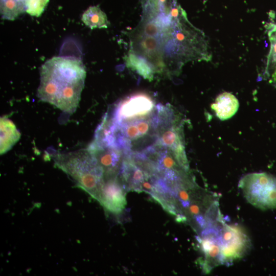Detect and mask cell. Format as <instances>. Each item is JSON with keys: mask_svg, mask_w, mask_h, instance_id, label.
Returning <instances> with one entry per match:
<instances>
[{"mask_svg": "<svg viewBox=\"0 0 276 276\" xmlns=\"http://www.w3.org/2000/svg\"><path fill=\"white\" fill-rule=\"evenodd\" d=\"M49 0H26V11L31 16L39 17L44 10Z\"/></svg>", "mask_w": 276, "mask_h": 276, "instance_id": "cell-15", "label": "cell"}, {"mask_svg": "<svg viewBox=\"0 0 276 276\" xmlns=\"http://www.w3.org/2000/svg\"><path fill=\"white\" fill-rule=\"evenodd\" d=\"M1 154L10 150L18 142L20 133L14 124L6 117L1 118L0 121Z\"/></svg>", "mask_w": 276, "mask_h": 276, "instance_id": "cell-12", "label": "cell"}, {"mask_svg": "<svg viewBox=\"0 0 276 276\" xmlns=\"http://www.w3.org/2000/svg\"><path fill=\"white\" fill-rule=\"evenodd\" d=\"M26 10V0H1V13L4 19L14 20Z\"/></svg>", "mask_w": 276, "mask_h": 276, "instance_id": "cell-14", "label": "cell"}, {"mask_svg": "<svg viewBox=\"0 0 276 276\" xmlns=\"http://www.w3.org/2000/svg\"><path fill=\"white\" fill-rule=\"evenodd\" d=\"M154 100L145 93L134 94L122 99L108 113L113 121L128 120L151 114L156 109Z\"/></svg>", "mask_w": 276, "mask_h": 276, "instance_id": "cell-6", "label": "cell"}, {"mask_svg": "<svg viewBox=\"0 0 276 276\" xmlns=\"http://www.w3.org/2000/svg\"><path fill=\"white\" fill-rule=\"evenodd\" d=\"M190 211L192 214H193L194 217L197 216L199 214L200 209L198 205L196 204H192L190 205Z\"/></svg>", "mask_w": 276, "mask_h": 276, "instance_id": "cell-16", "label": "cell"}, {"mask_svg": "<svg viewBox=\"0 0 276 276\" xmlns=\"http://www.w3.org/2000/svg\"><path fill=\"white\" fill-rule=\"evenodd\" d=\"M126 190L117 176L105 179L97 200L108 212L119 214L126 205Z\"/></svg>", "mask_w": 276, "mask_h": 276, "instance_id": "cell-8", "label": "cell"}, {"mask_svg": "<svg viewBox=\"0 0 276 276\" xmlns=\"http://www.w3.org/2000/svg\"><path fill=\"white\" fill-rule=\"evenodd\" d=\"M199 240L205 256L204 270L209 272L214 266L224 263L219 238V229L206 228L203 231Z\"/></svg>", "mask_w": 276, "mask_h": 276, "instance_id": "cell-10", "label": "cell"}, {"mask_svg": "<svg viewBox=\"0 0 276 276\" xmlns=\"http://www.w3.org/2000/svg\"><path fill=\"white\" fill-rule=\"evenodd\" d=\"M239 103L232 93L223 92L219 95L211 105L217 117L221 121L231 118L238 110Z\"/></svg>", "mask_w": 276, "mask_h": 276, "instance_id": "cell-11", "label": "cell"}, {"mask_svg": "<svg viewBox=\"0 0 276 276\" xmlns=\"http://www.w3.org/2000/svg\"><path fill=\"white\" fill-rule=\"evenodd\" d=\"M39 99L72 114L78 107L86 71L82 61L73 57H54L40 68Z\"/></svg>", "mask_w": 276, "mask_h": 276, "instance_id": "cell-2", "label": "cell"}, {"mask_svg": "<svg viewBox=\"0 0 276 276\" xmlns=\"http://www.w3.org/2000/svg\"><path fill=\"white\" fill-rule=\"evenodd\" d=\"M81 19L91 29L107 28L109 24L106 14L98 6L89 7L82 14Z\"/></svg>", "mask_w": 276, "mask_h": 276, "instance_id": "cell-13", "label": "cell"}, {"mask_svg": "<svg viewBox=\"0 0 276 276\" xmlns=\"http://www.w3.org/2000/svg\"><path fill=\"white\" fill-rule=\"evenodd\" d=\"M219 238L224 263L242 257L250 246L248 237L237 225H224L219 229Z\"/></svg>", "mask_w": 276, "mask_h": 276, "instance_id": "cell-7", "label": "cell"}, {"mask_svg": "<svg viewBox=\"0 0 276 276\" xmlns=\"http://www.w3.org/2000/svg\"><path fill=\"white\" fill-rule=\"evenodd\" d=\"M56 167L75 180L77 186L97 199L104 182V172L87 148L55 155Z\"/></svg>", "mask_w": 276, "mask_h": 276, "instance_id": "cell-3", "label": "cell"}, {"mask_svg": "<svg viewBox=\"0 0 276 276\" xmlns=\"http://www.w3.org/2000/svg\"><path fill=\"white\" fill-rule=\"evenodd\" d=\"M142 8L141 20L130 33L127 63L145 79L178 75L189 61L211 59L205 35L177 0H142Z\"/></svg>", "mask_w": 276, "mask_h": 276, "instance_id": "cell-1", "label": "cell"}, {"mask_svg": "<svg viewBox=\"0 0 276 276\" xmlns=\"http://www.w3.org/2000/svg\"><path fill=\"white\" fill-rule=\"evenodd\" d=\"M239 186L246 199L261 210L276 208V177L265 172L243 176Z\"/></svg>", "mask_w": 276, "mask_h": 276, "instance_id": "cell-5", "label": "cell"}, {"mask_svg": "<svg viewBox=\"0 0 276 276\" xmlns=\"http://www.w3.org/2000/svg\"><path fill=\"white\" fill-rule=\"evenodd\" d=\"M157 109V144L171 151L179 165L188 172L189 166L185 151L182 116L170 105L158 104Z\"/></svg>", "mask_w": 276, "mask_h": 276, "instance_id": "cell-4", "label": "cell"}, {"mask_svg": "<svg viewBox=\"0 0 276 276\" xmlns=\"http://www.w3.org/2000/svg\"><path fill=\"white\" fill-rule=\"evenodd\" d=\"M87 148L102 168L104 179L117 176L123 158V154L120 149L112 146L100 145L93 142Z\"/></svg>", "mask_w": 276, "mask_h": 276, "instance_id": "cell-9", "label": "cell"}]
</instances>
